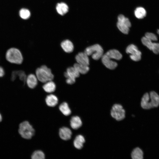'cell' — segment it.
Returning a JSON list of instances; mask_svg holds the SVG:
<instances>
[{
    "label": "cell",
    "mask_w": 159,
    "mask_h": 159,
    "mask_svg": "<svg viewBox=\"0 0 159 159\" xmlns=\"http://www.w3.org/2000/svg\"><path fill=\"white\" fill-rule=\"evenodd\" d=\"M122 57V54L117 50L111 49L108 51L102 57V61L104 65L107 68L112 69L117 66L116 62L112 60L111 59L117 60L120 59Z\"/></svg>",
    "instance_id": "cell-1"
},
{
    "label": "cell",
    "mask_w": 159,
    "mask_h": 159,
    "mask_svg": "<svg viewBox=\"0 0 159 159\" xmlns=\"http://www.w3.org/2000/svg\"><path fill=\"white\" fill-rule=\"evenodd\" d=\"M140 105L144 109H149L159 105V96L154 91L145 93L141 98Z\"/></svg>",
    "instance_id": "cell-2"
},
{
    "label": "cell",
    "mask_w": 159,
    "mask_h": 159,
    "mask_svg": "<svg viewBox=\"0 0 159 159\" xmlns=\"http://www.w3.org/2000/svg\"><path fill=\"white\" fill-rule=\"evenodd\" d=\"M35 73L38 80L42 83L52 80L54 78L51 69L44 65L37 68Z\"/></svg>",
    "instance_id": "cell-3"
},
{
    "label": "cell",
    "mask_w": 159,
    "mask_h": 159,
    "mask_svg": "<svg viewBox=\"0 0 159 159\" xmlns=\"http://www.w3.org/2000/svg\"><path fill=\"white\" fill-rule=\"evenodd\" d=\"M6 58L7 61L11 63L21 64L23 61V58L21 51L15 48L8 49L6 54Z\"/></svg>",
    "instance_id": "cell-4"
},
{
    "label": "cell",
    "mask_w": 159,
    "mask_h": 159,
    "mask_svg": "<svg viewBox=\"0 0 159 159\" xmlns=\"http://www.w3.org/2000/svg\"><path fill=\"white\" fill-rule=\"evenodd\" d=\"M19 132L23 138L29 139L31 138L34 135L35 130L29 122L26 121L20 124Z\"/></svg>",
    "instance_id": "cell-5"
},
{
    "label": "cell",
    "mask_w": 159,
    "mask_h": 159,
    "mask_svg": "<svg viewBox=\"0 0 159 159\" xmlns=\"http://www.w3.org/2000/svg\"><path fill=\"white\" fill-rule=\"evenodd\" d=\"M110 114L111 117L117 121H120L125 117L126 112L122 105L120 104L113 105L111 108Z\"/></svg>",
    "instance_id": "cell-6"
},
{
    "label": "cell",
    "mask_w": 159,
    "mask_h": 159,
    "mask_svg": "<svg viewBox=\"0 0 159 159\" xmlns=\"http://www.w3.org/2000/svg\"><path fill=\"white\" fill-rule=\"evenodd\" d=\"M84 52L88 56L91 55L93 59L97 60L103 54V50L100 45L95 44L86 48Z\"/></svg>",
    "instance_id": "cell-7"
},
{
    "label": "cell",
    "mask_w": 159,
    "mask_h": 159,
    "mask_svg": "<svg viewBox=\"0 0 159 159\" xmlns=\"http://www.w3.org/2000/svg\"><path fill=\"white\" fill-rule=\"evenodd\" d=\"M117 19V25L118 29L123 33L128 34L129 28L131 26V24L129 19L123 15L120 14L118 16Z\"/></svg>",
    "instance_id": "cell-8"
},
{
    "label": "cell",
    "mask_w": 159,
    "mask_h": 159,
    "mask_svg": "<svg viewBox=\"0 0 159 159\" xmlns=\"http://www.w3.org/2000/svg\"><path fill=\"white\" fill-rule=\"evenodd\" d=\"M127 54H130L131 59L135 61H138L141 59V52L135 45L131 44L127 46L126 50Z\"/></svg>",
    "instance_id": "cell-9"
},
{
    "label": "cell",
    "mask_w": 159,
    "mask_h": 159,
    "mask_svg": "<svg viewBox=\"0 0 159 159\" xmlns=\"http://www.w3.org/2000/svg\"><path fill=\"white\" fill-rule=\"evenodd\" d=\"M77 63L84 65L88 66L89 65V59L88 56L84 52L78 53L75 57Z\"/></svg>",
    "instance_id": "cell-10"
},
{
    "label": "cell",
    "mask_w": 159,
    "mask_h": 159,
    "mask_svg": "<svg viewBox=\"0 0 159 159\" xmlns=\"http://www.w3.org/2000/svg\"><path fill=\"white\" fill-rule=\"evenodd\" d=\"M64 75L66 78H70L76 79L80 76V73L73 66L69 67L64 72Z\"/></svg>",
    "instance_id": "cell-11"
},
{
    "label": "cell",
    "mask_w": 159,
    "mask_h": 159,
    "mask_svg": "<svg viewBox=\"0 0 159 159\" xmlns=\"http://www.w3.org/2000/svg\"><path fill=\"white\" fill-rule=\"evenodd\" d=\"M72 133L71 130L67 127H63L60 128L59 130V137L63 140H67L70 139Z\"/></svg>",
    "instance_id": "cell-12"
},
{
    "label": "cell",
    "mask_w": 159,
    "mask_h": 159,
    "mask_svg": "<svg viewBox=\"0 0 159 159\" xmlns=\"http://www.w3.org/2000/svg\"><path fill=\"white\" fill-rule=\"evenodd\" d=\"M38 80L35 75L30 74L27 76L26 82L27 86L29 88L34 89L37 85Z\"/></svg>",
    "instance_id": "cell-13"
},
{
    "label": "cell",
    "mask_w": 159,
    "mask_h": 159,
    "mask_svg": "<svg viewBox=\"0 0 159 159\" xmlns=\"http://www.w3.org/2000/svg\"><path fill=\"white\" fill-rule=\"evenodd\" d=\"M60 45L62 49L66 53H71L74 50L73 44L72 42L69 40H64L61 43Z\"/></svg>",
    "instance_id": "cell-14"
},
{
    "label": "cell",
    "mask_w": 159,
    "mask_h": 159,
    "mask_svg": "<svg viewBox=\"0 0 159 159\" xmlns=\"http://www.w3.org/2000/svg\"><path fill=\"white\" fill-rule=\"evenodd\" d=\"M82 124V121L80 118L77 116H73L70 120V125L73 129L77 130L81 127Z\"/></svg>",
    "instance_id": "cell-15"
},
{
    "label": "cell",
    "mask_w": 159,
    "mask_h": 159,
    "mask_svg": "<svg viewBox=\"0 0 159 159\" xmlns=\"http://www.w3.org/2000/svg\"><path fill=\"white\" fill-rule=\"evenodd\" d=\"M46 104L50 107H54L58 104V99L55 95L51 94L47 95L45 98Z\"/></svg>",
    "instance_id": "cell-16"
},
{
    "label": "cell",
    "mask_w": 159,
    "mask_h": 159,
    "mask_svg": "<svg viewBox=\"0 0 159 159\" xmlns=\"http://www.w3.org/2000/svg\"><path fill=\"white\" fill-rule=\"evenodd\" d=\"M85 142L84 137L82 135H77L73 141L74 147L77 149H81L83 146Z\"/></svg>",
    "instance_id": "cell-17"
},
{
    "label": "cell",
    "mask_w": 159,
    "mask_h": 159,
    "mask_svg": "<svg viewBox=\"0 0 159 159\" xmlns=\"http://www.w3.org/2000/svg\"><path fill=\"white\" fill-rule=\"evenodd\" d=\"M42 88L46 92L52 93L54 92L56 89V85L52 80L48 81L44 83Z\"/></svg>",
    "instance_id": "cell-18"
},
{
    "label": "cell",
    "mask_w": 159,
    "mask_h": 159,
    "mask_svg": "<svg viewBox=\"0 0 159 159\" xmlns=\"http://www.w3.org/2000/svg\"><path fill=\"white\" fill-rule=\"evenodd\" d=\"M130 157L132 159H143V152L140 148L136 147L132 150Z\"/></svg>",
    "instance_id": "cell-19"
},
{
    "label": "cell",
    "mask_w": 159,
    "mask_h": 159,
    "mask_svg": "<svg viewBox=\"0 0 159 159\" xmlns=\"http://www.w3.org/2000/svg\"><path fill=\"white\" fill-rule=\"evenodd\" d=\"M59 109L61 112L66 116H68L71 114V109L68 103L66 102H63L60 105Z\"/></svg>",
    "instance_id": "cell-20"
},
{
    "label": "cell",
    "mask_w": 159,
    "mask_h": 159,
    "mask_svg": "<svg viewBox=\"0 0 159 159\" xmlns=\"http://www.w3.org/2000/svg\"><path fill=\"white\" fill-rule=\"evenodd\" d=\"M56 10L57 12L61 15H63L67 12L68 7L65 3H58L56 6Z\"/></svg>",
    "instance_id": "cell-21"
},
{
    "label": "cell",
    "mask_w": 159,
    "mask_h": 159,
    "mask_svg": "<svg viewBox=\"0 0 159 159\" xmlns=\"http://www.w3.org/2000/svg\"><path fill=\"white\" fill-rule=\"evenodd\" d=\"M73 66L80 74H85L87 73L90 69L88 66L82 65L77 63H74Z\"/></svg>",
    "instance_id": "cell-22"
},
{
    "label": "cell",
    "mask_w": 159,
    "mask_h": 159,
    "mask_svg": "<svg viewBox=\"0 0 159 159\" xmlns=\"http://www.w3.org/2000/svg\"><path fill=\"white\" fill-rule=\"evenodd\" d=\"M136 17L138 19H142L145 17L146 11L145 9L141 7L137 8L134 11Z\"/></svg>",
    "instance_id": "cell-23"
},
{
    "label": "cell",
    "mask_w": 159,
    "mask_h": 159,
    "mask_svg": "<svg viewBox=\"0 0 159 159\" xmlns=\"http://www.w3.org/2000/svg\"><path fill=\"white\" fill-rule=\"evenodd\" d=\"M31 158L32 159H44L45 158V155L42 151L37 150L33 153Z\"/></svg>",
    "instance_id": "cell-24"
},
{
    "label": "cell",
    "mask_w": 159,
    "mask_h": 159,
    "mask_svg": "<svg viewBox=\"0 0 159 159\" xmlns=\"http://www.w3.org/2000/svg\"><path fill=\"white\" fill-rule=\"evenodd\" d=\"M141 42L144 45L146 46L150 50H152L154 43L152 42V41L145 37H143L141 39Z\"/></svg>",
    "instance_id": "cell-25"
},
{
    "label": "cell",
    "mask_w": 159,
    "mask_h": 159,
    "mask_svg": "<svg viewBox=\"0 0 159 159\" xmlns=\"http://www.w3.org/2000/svg\"><path fill=\"white\" fill-rule=\"evenodd\" d=\"M19 14L21 17L25 19L29 18L30 16V13L29 11L26 9H21L20 10Z\"/></svg>",
    "instance_id": "cell-26"
},
{
    "label": "cell",
    "mask_w": 159,
    "mask_h": 159,
    "mask_svg": "<svg viewBox=\"0 0 159 159\" xmlns=\"http://www.w3.org/2000/svg\"><path fill=\"white\" fill-rule=\"evenodd\" d=\"M16 74L17 77L18 76L19 79L25 83L27 77L25 72L21 70L16 71Z\"/></svg>",
    "instance_id": "cell-27"
},
{
    "label": "cell",
    "mask_w": 159,
    "mask_h": 159,
    "mask_svg": "<svg viewBox=\"0 0 159 159\" xmlns=\"http://www.w3.org/2000/svg\"><path fill=\"white\" fill-rule=\"evenodd\" d=\"M145 37L151 41H156L158 40L157 36L152 33L147 32L145 33Z\"/></svg>",
    "instance_id": "cell-28"
},
{
    "label": "cell",
    "mask_w": 159,
    "mask_h": 159,
    "mask_svg": "<svg viewBox=\"0 0 159 159\" xmlns=\"http://www.w3.org/2000/svg\"><path fill=\"white\" fill-rule=\"evenodd\" d=\"M152 51L155 54H159V43H153V46Z\"/></svg>",
    "instance_id": "cell-29"
},
{
    "label": "cell",
    "mask_w": 159,
    "mask_h": 159,
    "mask_svg": "<svg viewBox=\"0 0 159 159\" xmlns=\"http://www.w3.org/2000/svg\"><path fill=\"white\" fill-rule=\"evenodd\" d=\"M66 82L68 84L72 85L75 82L76 79L70 78H67Z\"/></svg>",
    "instance_id": "cell-30"
},
{
    "label": "cell",
    "mask_w": 159,
    "mask_h": 159,
    "mask_svg": "<svg viewBox=\"0 0 159 159\" xmlns=\"http://www.w3.org/2000/svg\"><path fill=\"white\" fill-rule=\"evenodd\" d=\"M16 71H14L12 72L11 76V80L12 81H14L17 77Z\"/></svg>",
    "instance_id": "cell-31"
},
{
    "label": "cell",
    "mask_w": 159,
    "mask_h": 159,
    "mask_svg": "<svg viewBox=\"0 0 159 159\" xmlns=\"http://www.w3.org/2000/svg\"><path fill=\"white\" fill-rule=\"evenodd\" d=\"M5 74V72L3 68L0 66V77H3Z\"/></svg>",
    "instance_id": "cell-32"
},
{
    "label": "cell",
    "mask_w": 159,
    "mask_h": 159,
    "mask_svg": "<svg viewBox=\"0 0 159 159\" xmlns=\"http://www.w3.org/2000/svg\"><path fill=\"white\" fill-rule=\"evenodd\" d=\"M2 119V116L0 113V122L1 121Z\"/></svg>",
    "instance_id": "cell-33"
},
{
    "label": "cell",
    "mask_w": 159,
    "mask_h": 159,
    "mask_svg": "<svg viewBox=\"0 0 159 159\" xmlns=\"http://www.w3.org/2000/svg\"><path fill=\"white\" fill-rule=\"evenodd\" d=\"M157 33L159 35V29L157 30Z\"/></svg>",
    "instance_id": "cell-34"
}]
</instances>
